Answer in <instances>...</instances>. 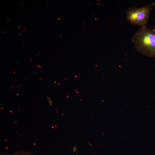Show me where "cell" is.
<instances>
[{
	"instance_id": "1",
	"label": "cell",
	"mask_w": 155,
	"mask_h": 155,
	"mask_svg": "<svg viewBox=\"0 0 155 155\" xmlns=\"http://www.w3.org/2000/svg\"><path fill=\"white\" fill-rule=\"evenodd\" d=\"M132 40L137 51L148 57H155V32L153 29L141 28Z\"/></svg>"
},
{
	"instance_id": "2",
	"label": "cell",
	"mask_w": 155,
	"mask_h": 155,
	"mask_svg": "<svg viewBox=\"0 0 155 155\" xmlns=\"http://www.w3.org/2000/svg\"><path fill=\"white\" fill-rule=\"evenodd\" d=\"M152 8L148 4L137 8L129 7L126 11V18L131 24L141 28L147 27Z\"/></svg>"
},
{
	"instance_id": "3",
	"label": "cell",
	"mask_w": 155,
	"mask_h": 155,
	"mask_svg": "<svg viewBox=\"0 0 155 155\" xmlns=\"http://www.w3.org/2000/svg\"><path fill=\"white\" fill-rule=\"evenodd\" d=\"M151 5L152 6H155V1L153 3L151 4Z\"/></svg>"
},
{
	"instance_id": "4",
	"label": "cell",
	"mask_w": 155,
	"mask_h": 155,
	"mask_svg": "<svg viewBox=\"0 0 155 155\" xmlns=\"http://www.w3.org/2000/svg\"><path fill=\"white\" fill-rule=\"evenodd\" d=\"M153 30L155 32V26H154V29Z\"/></svg>"
}]
</instances>
